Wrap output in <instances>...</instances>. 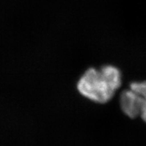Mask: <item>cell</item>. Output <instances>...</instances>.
<instances>
[{
	"label": "cell",
	"instance_id": "obj_1",
	"mask_svg": "<svg viewBox=\"0 0 146 146\" xmlns=\"http://www.w3.org/2000/svg\"><path fill=\"white\" fill-rule=\"evenodd\" d=\"M121 85V73L112 65L99 69L90 68L77 83L78 92L92 102L105 104L112 99Z\"/></svg>",
	"mask_w": 146,
	"mask_h": 146
},
{
	"label": "cell",
	"instance_id": "obj_2",
	"mask_svg": "<svg viewBox=\"0 0 146 146\" xmlns=\"http://www.w3.org/2000/svg\"><path fill=\"white\" fill-rule=\"evenodd\" d=\"M119 104L122 112L129 118L135 119L140 116V98L137 92L131 88L121 92L119 98Z\"/></svg>",
	"mask_w": 146,
	"mask_h": 146
},
{
	"label": "cell",
	"instance_id": "obj_3",
	"mask_svg": "<svg viewBox=\"0 0 146 146\" xmlns=\"http://www.w3.org/2000/svg\"><path fill=\"white\" fill-rule=\"evenodd\" d=\"M130 88L137 92L140 98L141 114L140 117L146 123V81L141 82H132Z\"/></svg>",
	"mask_w": 146,
	"mask_h": 146
}]
</instances>
